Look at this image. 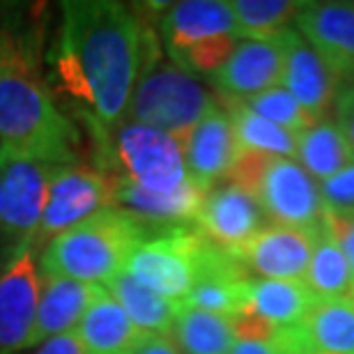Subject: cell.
Returning <instances> with one entry per match:
<instances>
[{"label":"cell","instance_id":"cell-1","mask_svg":"<svg viewBox=\"0 0 354 354\" xmlns=\"http://www.w3.org/2000/svg\"><path fill=\"white\" fill-rule=\"evenodd\" d=\"M147 28L138 14L109 0H67L48 58L51 81L72 99L90 133L124 122L145 58Z\"/></svg>","mask_w":354,"mask_h":354},{"label":"cell","instance_id":"cell-2","mask_svg":"<svg viewBox=\"0 0 354 354\" xmlns=\"http://www.w3.org/2000/svg\"><path fill=\"white\" fill-rule=\"evenodd\" d=\"M0 145L53 164L76 159L79 131L58 109L39 65L35 28L7 17L0 5Z\"/></svg>","mask_w":354,"mask_h":354},{"label":"cell","instance_id":"cell-3","mask_svg":"<svg viewBox=\"0 0 354 354\" xmlns=\"http://www.w3.org/2000/svg\"><path fill=\"white\" fill-rule=\"evenodd\" d=\"M154 232L118 207H106L51 239L39 256L41 274L106 286L122 274L131 253Z\"/></svg>","mask_w":354,"mask_h":354},{"label":"cell","instance_id":"cell-4","mask_svg":"<svg viewBox=\"0 0 354 354\" xmlns=\"http://www.w3.org/2000/svg\"><path fill=\"white\" fill-rule=\"evenodd\" d=\"M214 106L212 92L191 72L161 55L154 32H147L143 67L124 120L164 131L184 145L194 127Z\"/></svg>","mask_w":354,"mask_h":354},{"label":"cell","instance_id":"cell-5","mask_svg":"<svg viewBox=\"0 0 354 354\" xmlns=\"http://www.w3.org/2000/svg\"><path fill=\"white\" fill-rule=\"evenodd\" d=\"M92 138L97 166L111 177H124L152 194H173L191 182L182 145L164 131L124 120Z\"/></svg>","mask_w":354,"mask_h":354},{"label":"cell","instance_id":"cell-6","mask_svg":"<svg viewBox=\"0 0 354 354\" xmlns=\"http://www.w3.org/2000/svg\"><path fill=\"white\" fill-rule=\"evenodd\" d=\"M3 147L0 249L10 263L19 251L32 249L35 235L46 209L48 184L58 164L14 147Z\"/></svg>","mask_w":354,"mask_h":354},{"label":"cell","instance_id":"cell-7","mask_svg":"<svg viewBox=\"0 0 354 354\" xmlns=\"http://www.w3.org/2000/svg\"><path fill=\"white\" fill-rule=\"evenodd\" d=\"M106 207H113V177L109 173L86 161L55 166L32 249H44L51 239L76 228Z\"/></svg>","mask_w":354,"mask_h":354},{"label":"cell","instance_id":"cell-8","mask_svg":"<svg viewBox=\"0 0 354 354\" xmlns=\"http://www.w3.org/2000/svg\"><path fill=\"white\" fill-rule=\"evenodd\" d=\"M201 244L203 232L189 225L154 232L136 246L124 272L166 299L184 304L198 279Z\"/></svg>","mask_w":354,"mask_h":354},{"label":"cell","instance_id":"cell-9","mask_svg":"<svg viewBox=\"0 0 354 354\" xmlns=\"http://www.w3.org/2000/svg\"><path fill=\"white\" fill-rule=\"evenodd\" d=\"M256 201L272 223L304 230H320L324 223V201L315 182L295 159L274 157L269 161Z\"/></svg>","mask_w":354,"mask_h":354},{"label":"cell","instance_id":"cell-10","mask_svg":"<svg viewBox=\"0 0 354 354\" xmlns=\"http://www.w3.org/2000/svg\"><path fill=\"white\" fill-rule=\"evenodd\" d=\"M32 249H24L0 272V354L32 345L39 306V267Z\"/></svg>","mask_w":354,"mask_h":354},{"label":"cell","instance_id":"cell-11","mask_svg":"<svg viewBox=\"0 0 354 354\" xmlns=\"http://www.w3.org/2000/svg\"><path fill=\"white\" fill-rule=\"evenodd\" d=\"M281 88L297 99L313 122L329 120L341 92V81L320 58V53L290 28L286 30V67Z\"/></svg>","mask_w":354,"mask_h":354},{"label":"cell","instance_id":"cell-12","mask_svg":"<svg viewBox=\"0 0 354 354\" xmlns=\"http://www.w3.org/2000/svg\"><path fill=\"white\" fill-rule=\"evenodd\" d=\"M263 221L265 212L260 209L256 198L237 187L223 184L207 191L196 216V228L223 251L239 256V251L265 225Z\"/></svg>","mask_w":354,"mask_h":354},{"label":"cell","instance_id":"cell-13","mask_svg":"<svg viewBox=\"0 0 354 354\" xmlns=\"http://www.w3.org/2000/svg\"><path fill=\"white\" fill-rule=\"evenodd\" d=\"M297 32L320 53L338 81H354V3H304Z\"/></svg>","mask_w":354,"mask_h":354},{"label":"cell","instance_id":"cell-14","mask_svg":"<svg viewBox=\"0 0 354 354\" xmlns=\"http://www.w3.org/2000/svg\"><path fill=\"white\" fill-rule=\"evenodd\" d=\"M286 67V32L272 39H239L228 62L212 76L228 99H251L281 86Z\"/></svg>","mask_w":354,"mask_h":354},{"label":"cell","instance_id":"cell-15","mask_svg":"<svg viewBox=\"0 0 354 354\" xmlns=\"http://www.w3.org/2000/svg\"><path fill=\"white\" fill-rule=\"evenodd\" d=\"M209 189L201 187L196 180L184 184L173 194H152L140 189L124 177H113V207L127 212L152 232L196 225V216Z\"/></svg>","mask_w":354,"mask_h":354},{"label":"cell","instance_id":"cell-16","mask_svg":"<svg viewBox=\"0 0 354 354\" xmlns=\"http://www.w3.org/2000/svg\"><path fill=\"white\" fill-rule=\"evenodd\" d=\"M317 230L292 228V225L267 223L249 244L239 251L246 269L263 279L304 281L313 253Z\"/></svg>","mask_w":354,"mask_h":354},{"label":"cell","instance_id":"cell-17","mask_svg":"<svg viewBox=\"0 0 354 354\" xmlns=\"http://www.w3.org/2000/svg\"><path fill=\"white\" fill-rule=\"evenodd\" d=\"M182 150L191 180H196L201 187L212 189L218 180H225L237 159L239 145L223 106L216 104L205 113V118L184 140Z\"/></svg>","mask_w":354,"mask_h":354},{"label":"cell","instance_id":"cell-18","mask_svg":"<svg viewBox=\"0 0 354 354\" xmlns=\"http://www.w3.org/2000/svg\"><path fill=\"white\" fill-rule=\"evenodd\" d=\"M159 32L168 58L175 60L198 41L218 35H239V26L230 3L225 0H182L164 12Z\"/></svg>","mask_w":354,"mask_h":354},{"label":"cell","instance_id":"cell-19","mask_svg":"<svg viewBox=\"0 0 354 354\" xmlns=\"http://www.w3.org/2000/svg\"><path fill=\"white\" fill-rule=\"evenodd\" d=\"M39 290V306L37 322H35L32 345L44 343L53 336L72 334L79 329V324L90 308L92 299L97 297L102 286H90L67 276L41 274Z\"/></svg>","mask_w":354,"mask_h":354},{"label":"cell","instance_id":"cell-20","mask_svg":"<svg viewBox=\"0 0 354 354\" xmlns=\"http://www.w3.org/2000/svg\"><path fill=\"white\" fill-rule=\"evenodd\" d=\"M76 334L86 354H133L147 338L106 288H99Z\"/></svg>","mask_w":354,"mask_h":354},{"label":"cell","instance_id":"cell-21","mask_svg":"<svg viewBox=\"0 0 354 354\" xmlns=\"http://www.w3.org/2000/svg\"><path fill=\"white\" fill-rule=\"evenodd\" d=\"M104 288L124 308V313L131 317V322L143 334H173L177 315L182 313V304L166 299V297L157 295L154 290L145 288L129 272L118 274Z\"/></svg>","mask_w":354,"mask_h":354},{"label":"cell","instance_id":"cell-22","mask_svg":"<svg viewBox=\"0 0 354 354\" xmlns=\"http://www.w3.org/2000/svg\"><path fill=\"white\" fill-rule=\"evenodd\" d=\"M315 301V295L304 281L253 279L249 308L272 327H297L306 317Z\"/></svg>","mask_w":354,"mask_h":354},{"label":"cell","instance_id":"cell-23","mask_svg":"<svg viewBox=\"0 0 354 354\" xmlns=\"http://www.w3.org/2000/svg\"><path fill=\"white\" fill-rule=\"evenodd\" d=\"M301 329L315 352L354 354V306L348 297H315Z\"/></svg>","mask_w":354,"mask_h":354},{"label":"cell","instance_id":"cell-24","mask_svg":"<svg viewBox=\"0 0 354 354\" xmlns=\"http://www.w3.org/2000/svg\"><path fill=\"white\" fill-rule=\"evenodd\" d=\"M354 157L341 129L331 120H322L297 136L295 161L315 182H324L345 168Z\"/></svg>","mask_w":354,"mask_h":354},{"label":"cell","instance_id":"cell-25","mask_svg":"<svg viewBox=\"0 0 354 354\" xmlns=\"http://www.w3.org/2000/svg\"><path fill=\"white\" fill-rule=\"evenodd\" d=\"M223 109L228 113L232 129H235L237 145L244 150L263 152L269 157H283L295 159L297 154V136L290 131L281 129L269 120L260 118L253 113L242 99H228L223 97Z\"/></svg>","mask_w":354,"mask_h":354},{"label":"cell","instance_id":"cell-26","mask_svg":"<svg viewBox=\"0 0 354 354\" xmlns=\"http://www.w3.org/2000/svg\"><path fill=\"white\" fill-rule=\"evenodd\" d=\"M182 354H230L237 338L228 317L182 306L173 327Z\"/></svg>","mask_w":354,"mask_h":354},{"label":"cell","instance_id":"cell-27","mask_svg":"<svg viewBox=\"0 0 354 354\" xmlns=\"http://www.w3.org/2000/svg\"><path fill=\"white\" fill-rule=\"evenodd\" d=\"M352 281L354 272L348 256L322 223V228L317 230L304 283L315 297H345Z\"/></svg>","mask_w":354,"mask_h":354},{"label":"cell","instance_id":"cell-28","mask_svg":"<svg viewBox=\"0 0 354 354\" xmlns=\"http://www.w3.org/2000/svg\"><path fill=\"white\" fill-rule=\"evenodd\" d=\"M239 35L246 39H272L288 30L304 3L295 0H232Z\"/></svg>","mask_w":354,"mask_h":354},{"label":"cell","instance_id":"cell-29","mask_svg":"<svg viewBox=\"0 0 354 354\" xmlns=\"http://www.w3.org/2000/svg\"><path fill=\"white\" fill-rule=\"evenodd\" d=\"M244 104L249 106L253 113H258L260 118L269 120L281 129L290 131L292 136H299L313 127L315 122L308 118V113L297 104V99L290 95L288 90H283L281 86H276L267 92H260V95L244 99Z\"/></svg>","mask_w":354,"mask_h":354},{"label":"cell","instance_id":"cell-30","mask_svg":"<svg viewBox=\"0 0 354 354\" xmlns=\"http://www.w3.org/2000/svg\"><path fill=\"white\" fill-rule=\"evenodd\" d=\"M239 35H218V37H209L205 41L189 46L187 51L180 53L173 62H177L182 69H187L191 74H212L214 76L221 69L228 58L239 44Z\"/></svg>","mask_w":354,"mask_h":354},{"label":"cell","instance_id":"cell-31","mask_svg":"<svg viewBox=\"0 0 354 354\" xmlns=\"http://www.w3.org/2000/svg\"><path fill=\"white\" fill-rule=\"evenodd\" d=\"M272 159L274 157H269V154L244 150V147H239L235 164L230 166L228 175H225V184L242 189L249 196L256 198L258 187H260V182H263L265 171H267V166H269V161H272Z\"/></svg>","mask_w":354,"mask_h":354},{"label":"cell","instance_id":"cell-32","mask_svg":"<svg viewBox=\"0 0 354 354\" xmlns=\"http://www.w3.org/2000/svg\"><path fill=\"white\" fill-rule=\"evenodd\" d=\"M320 194L329 214L354 216V159L334 177L320 182Z\"/></svg>","mask_w":354,"mask_h":354},{"label":"cell","instance_id":"cell-33","mask_svg":"<svg viewBox=\"0 0 354 354\" xmlns=\"http://www.w3.org/2000/svg\"><path fill=\"white\" fill-rule=\"evenodd\" d=\"M336 124L341 129L345 143H348L352 157H354V86H343L336 99Z\"/></svg>","mask_w":354,"mask_h":354},{"label":"cell","instance_id":"cell-34","mask_svg":"<svg viewBox=\"0 0 354 354\" xmlns=\"http://www.w3.org/2000/svg\"><path fill=\"white\" fill-rule=\"evenodd\" d=\"M324 228L331 232V237L341 244L343 253L350 260V267L354 272V216H338V214H324Z\"/></svg>","mask_w":354,"mask_h":354},{"label":"cell","instance_id":"cell-35","mask_svg":"<svg viewBox=\"0 0 354 354\" xmlns=\"http://www.w3.org/2000/svg\"><path fill=\"white\" fill-rule=\"evenodd\" d=\"M35 354H86V350H83L79 334L72 331V334L53 336V338H48V341L39 343V348Z\"/></svg>","mask_w":354,"mask_h":354},{"label":"cell","instance_id":"cell-36","mask_svg":"<svg viewBox=\"0 0 354 354\" xmlns=\"http://www.w3.org/2000/svg\"><path fill=\"white\" fill-rule=\"evenodd\" d=\"M133 354H182L173 334H152Z\"/></svg>","mask_w":354,"mask_h":354},{"label":"cell","instance_id":"cell-37","mask_svg":"<svg viewBox=\"0 0 354 354\" xmlns=\"http://www.w3.org/2000/svg\"><path fill=\"white\" fill-rule=\"evenodd\" d=\"M345 297H348V299L352 301V306H354V281H352V286H350V290H348V295H345Z\"/></svg>","mask_w":354,"mask_h":354},{"label":"cell","instance_id":"cell-38","mask_svg":"<svg viewBox=\"0 0 354 354\" xmlns=\"http://www.w3.org/2000/svg\"><path fill=\"white\" fill-rule=\"evenodd\" d=\"M0 184H3V147H0Z\"/></svg>","mask_w":354,"mask_h":354},{"label":"cell","instance_id":"cell-39","mask_svg":"<svg viewBox=\"0 0 354 354\" xmlns=\"http://www.w3.org/2000/svg\"><path fill=\"white\" fill-rule=\"evenodd\" d=\"M350 86H354V81H352V83H350Z\"/></svg>","mask_w":354,"mask_h":354},{"label":"cell","instance_id":"cell-40","mask_svg":"<svg viewBox=\"0 0 354 354\" xmlns=\"http://www.w3.org/2000/svg\"><path fill=\"white\" fill-rule=\"evenodd\" d=\"M0 272H3V269H0Z\"/></svg>","mask_w":354,"mask_h":354}]
</instances>
